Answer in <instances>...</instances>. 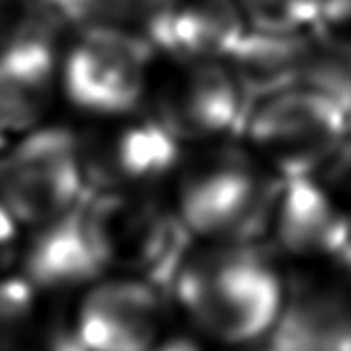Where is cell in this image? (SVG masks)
I'll return each instance as SVG.
<instances>
[{"instance_id":"obj_1","label":"cell","mask_w":351,"mask_h":351,"mask_svg":"<svg viewBox=\"0 0 351 351\" xmlns=\"http://www.w3.org/2000/svg\"><path fill=\"white\" fill-rule=\"evenodd\" d=\"M173 293L202 334L225 345L263 338L280 318L282 282L247 247L216 245L178 263Z\"/></svg>"},{"instance_id":"obj_2","label":"cell","mask_w":351,"mask_h":351,"mask_svg":"<svg viewBox=\"0 0 351 351\" xmlns=\"http://www.w3.org/2000/svg\"><path fill=\"white\" fill-rule=\"evenodd\" d=\"M349 141V112L320 89H278L247 120V152L280 180L316 176Z\"/></svg>"},{"instance_id":"obj_3","label":"cell","mask_w":351,"mask_h":351,"mask_svg":"<svg viewBox=\"0 0 351 351\" xmlns=\"http://www.w3.org/2000/svg\"><path fill=\"white\" fill-rule=\"evenodd\" d=\"M80 211L105 271L152 280L176 263L184 227L149 189L100 191Z\"/></svg>"},{"instance_id":"obj_4","label":"cell","mask_w":351,"mask_h":351,"mask_svg":"<svg viewBox=\"0 0 351 351\" xmlns=\"http://www.w3.org/2000/svg\"><path fill=\"white\" fill-rule=\"evenodd\" d=\"M78 136L38 127L0 156V200L21 227L38 229L78 209L85 191Z\"/></svg>"},{"instance_id":"obj_5","label":"cell","mask_w":351,"mask_h":351,"mask_svg":"<svg viewBox=\"0 0 351 351\" xmlns=\"http://www.w3.org/2000/svg\"><path fill=\"white\" fill-rule=\"evenodd\" d=\"M149 80V49L129 29H82L60 60L64 98L100 120L132 114L145 100Z\"/></svg>"},{"instance_id":"obj_6","label":"cell","mask_w":351,"mask_h":351,"mask_svg":"<svg viewBox=\"0 0 351 351\" xmlns=\"http://www.w3.org/2000/svg\"><path fill=\"white\" fill-rule=\"evenodd\" d=\"M258 169L249 152L211 149L193 158L180 173L173 200L184 232L220 240L247 227L265 198Z\"/></svg>"},{"instance_id":"obj_7","label":"cell","mask_w":351,"mask_h":351,"mask_svg":"<svg viewBox=\"0 0 351 351\" xmlns=\"http://www.w3.org/2000/svg\"><path fill=\"white\" fill-rule=\"evenodd\" d=\"M152 116L178 141L205 145L218 141L240 114V87L234 73L220 60L171 58L158 73H152Z\"/></svg>"},{"instance_id":"obj_8","label":"cell","mask_w":351,"mask_h":351,"mask_svg":"<svg viewBox=\"0 0 351 351\" xmlns=\"http://www.w3.org/2000/svg\"><path fill=\"white\" fill-rule=\"evenodd\" d=\"M107 125L78 136L87 187L100 191L149 189L180 160V143L154 118H105Z\"/></svg>"},{"instance_id":"obj_9","label":"cell","mask_w":351,"mask_h":351,"mask_svg":"<svg viewBox=\"0 0 351 351\" xmlns=\"http://www.w3.org/2000/svg\"><path fill=\"white\" fill-rule=\"evenodd\" d=\"M162 304L154 285L112 276L89 285L76 316L82 351H149L160 338Z\"/></svg>"},{"instance_id":"obj_10","label":"cell","mask_w":351,"mask_h":351,"mask_svg":"<svg viewBox=\"0 0 351 351\" xmlns=\"http://www.w3.org/2000/svg\"><path fill=\"white\" fill-rule=\"evenodd\" d=\"M147 25L149 40L178 60L225 62L252 32L238 0H162Z\"/></svg>"},{"instance_id":"obj_11","label":"cell","mask_w":351,"mask_h":351,"mask_svg":"<svg viewBox=\"0 0 351 351\" xmlns=\"http://www.w3.org/2000/svg\"><path fill=\"white\" fill-rule=\"evenodd\" d=\"M269 227L276 245L300 261L329 258L351 243L349 214L313 176L282 180L269 205Z\"/></svg>"},{"instance_id":"obj_12","label":"cell","mask_w":351,"mask_h":351,"mask_svg":"<svg viewBox=\"0 0 351 351\" xmlns=\"http://www.w3.org/2000/svg\"><path fill=\"white\" fill-rule=\"evenodd\" d=\"M21 258V274L38 293L87 289L105 274L80 209L36 229Z\"/></svg>"},{"instance_id":"obj_13","label":"cell","mask_w":351,"mask_h":351,"mask_svg":"<svg viewBox=\"0 0 351 351\" xmlns=\"http://www.w3.org/2000/svg\"><path fill=\"white\" fill-rule=\"evenodd\" d=\"M60 89L53 43H23L0 49V132L18 138L43 127Z\"/></svg>"},{"instance_id":"obj_14","label":"cell","mask_w":351,"mask_h":351,"mask_svg":"<svg viewBox=\"0 0 351 351\" xmlns=\"http://www.w3.org/2000/svg\"><path fill=\"white\" fill-rule=\"evenodd\" d=\"M249 29L267 38H289L313 29L325 0H238Z\"/></svg>"},{"instance_id":"obj_15","label":"cell","mask_w":351,"mask_h":351,"mask_svg":"<svg viewBox=\"0 0 351 351\" xmlns=\"http://www.w3.org/2000/svg\"><path fill=\"white\" fill-rule=\"evenodd\" d=\"M40 293L23 274H0V351L9 349L34 322Z\"/></svg>"},{"instance_id":"obj_16","label":"cell","mask_w":351,"mask_h":351,"mask_svg":"<svg viewBox=\"0 0 351 351\" xmlns=\"http://www.w3.org/2000/svg\"><path fill=\"white\" fill-rule=\"evenodd\" d=\"M313 32L329 51L351 60V0H325Z\"/></svg>"},{"instance_id":"obj_17","label":"cell","mask_w":351,"mask_h":351,"mask_svg":"<svg viewBox=\"0 0 351 351\" xmlns=\"http://www.w3.org/2000/svg\"><path fill=\"white\" fill-rule=\"evenodd\" d=\"M18 232L21 225L0 200V274L7 271L18 256Z\"/></svg>"},{"instance_id":"obj_18","label":"cell","mask_w":351,"mask_h":351,"mask_svg":"<svg viewBox=\"0 0 351 351\" xmlns=\"http://www.w3.org/2000/svg\"><path fill=\"white\" fill-rule=\"evenodd\" d=\"M149 351H202L198 343L184 338V336H173V338H158L156 345Z\"/></svg>"},{"instance_id":"obj_19","label":"cell","mask_w":351,"mask_h":351,"mask_svg":"<svg viewBox=\"0 0 351 351\" xmlns=\"http://www.w3.org/2000/svg\"><path fill=\"white\" fill-rule=\"evenodd\" d=\"M9 141H12V138H7L3 132H0V156H3V152L9 147Z\"/></svg>"},{"instance_id":"obj_20","label":"cell","mask_w":351,"mask_h":351,"mask_svg":"<svg viewBox=\"0 0 351 351\" xmlns=\"http://www.w3.org/2000/svg\"><path fill=\"white\" fill-rule=\"evenodd\" d=\"M349 112V141H351V109H347Z\"/></svg>"},{"instance_id":"obj_21","label":"cell","mask_w":351,"mask_h":351,"mask_svg":"<svg viewBox=\"0 0 351 351\" xmlns=\"http://www.w3.org/2000/svg\"><path fill=\"white\" fill-rule=\"evenodd\" d=\"M349 227H351V211H349Z\"/></svg>"}]
</instances>
